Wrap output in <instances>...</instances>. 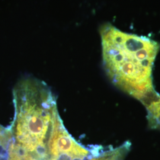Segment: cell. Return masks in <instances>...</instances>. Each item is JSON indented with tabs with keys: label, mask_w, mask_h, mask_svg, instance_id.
Here are the masks:
<instances>
[{
	"label": "cell",
	"mask_w": 160,
	"mask_h": 160,
	"mask_svg": "<svg viewBox=\"0 0 160 160\" xmlns=\"http://www.w3.org/2000/svg\"><path fill=\"white\" fill-rule=\"evenodd\" d=\"M100 34L103 68L112 83L142 104L151 98L157 92L152 73L160 43L110 23L102 25Z\"/></svg>",
	"instance_id": "obj_1"
},
{
	"label": "cell",
	"mask_w": 160,
	"mask_h": 160,
	"mask_svg": "<svg viewBox=\"0 0 160 160\" xmlns=\"http://www.w3.org/2000/svg\"><path fill=\"white\" fill-rule=\"evenodd\" d=\"M14 135L17 145L46 158V141L58 112L55 96L40 80L27 78L14 91Z\"/></svg>",
	"instance_id": "obj_2"
},
{
	"label": "cell",
	"mask_w": 160,
	"mask_h": 160,
	"mask_svg": "<svg viewBox=\"0 0 160 160\" xmlns=\"http://www.w3.org/2000/svg\"><path fill=\"white\" fill-rule=\"evenodd\" d=\"M147 110L149 128L160 131V95L157 92L153 97L143 103Z\"/></svg>",
	"instance_id": "obj_3"
}]
</instances>
